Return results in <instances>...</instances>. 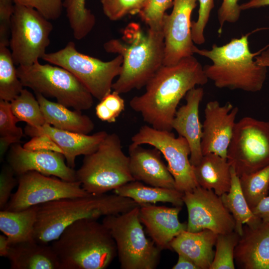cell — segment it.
Instances as JSON below:
<instances>
[{"mask_svg":"<svg viewBox=\"0 0 269 269\" xmlns=\"http://www.w3.org/2000/svg\"><path fill=\"white\" fill-rule=\"evenodd\" d=\"M208 81L203 67L190 56L172 65H162L145 85L142 95L130 101L131 108L154 129L172 131L178 105L187 93Z\"/></svg>","mask_w":269,"mask_h":269,"instance_id":"cell-1","label":"cell"},{"mask_svg":"<svg viewBox=\"0 0 269 269\" xmlns=\"http://www.w3.org/2000/svg\"><path fill=\"white\" fill-rule=\"evenodd\" d=\"M105 50L118 54L123 59L121 72L112 89L119 94L140 89L163 65L164 42L162 29L148 28L144 32L135 22L124 29L121 38L106 42Z\"/></svg>","mask_w":269,"mask_h":269,"instance_id":"cell-2","label":"cell"},{"mask_svg":"<svg viewBox=\"0 0 269 269\" xmlns=\"http://www.w3.org/2000/svg\"><path fill=\"white\" fill-rule=\"evenodd\" d=\"M139 206L134 200L116 193L90 194L63 198L37 205L33 238L48 244L57 239L73 223L83 219L97 220L102 216L118 215Z\"/></svg>","mask_w":269,"mask_h":269,"instance_id":"cell-3","label":"cell"},{"mask_svg":"<svg viewBox=\"0 0 269 269\" xmlns=\"http://www.w3.org/2000/svg\"><path fill=\"white\" fill-rule=\"evenodd\" d=\"M51 246L60 269H105L117 256L112 235L96 219H83L73 223Z\"/></svg>","mask_w":269,"mask_h":269,"instance_id":"cell-4","label":"cell"},{"mask_svg":"<svg viewBox=\"0 0 269 269\" xmlns=\"http://www.w3.org/2000/svg\"><path fill=\"white\" fill-rule=\"evenodd\" d=\"M250 34L233 38L227 44H214L211 49L195 46L194 53L206 57L212 64L203 67L207 78L218 88L257 92L262 90L267 78V67L253 60L256 55L251 52Z\"/></svg>","mask_w":269,"mask_h":269,"instance_id":"cell-5","label":"cell"},{"mask_svg":"<svg viewBox=\"0 0 269 269\" xmlns=\"http://www.w3.org/2000/svg\"><path fill=\"white\" fill-rule=\"evenodd\" d=\"M76 176L83 188L93 194L107 193L135 180L131 172L129 157L124 153L116 133L108 134L96 151L85 155Z\"/></svg>","mask_w":269,"mask_h":269,"instance_id":"cell-6","label":"cell"},{"mask_svg":"<svg viewBox=\"0 0 269 269\" xmlns=\"http://www.w3.org/2000/svg\"><path fill=\"white\" fill-rule=\"evenodd\" d=\"M139 210V205L102 221L115 242L122 269H155L159 263L161 250L146 238Z\"/></svg>","mask_w":269,"mask_h":269,"instance_id":"cell-7","label":"cell"},{"mask_svg":"<svg viewBox=\"0 0 269 269\" xmlns=\"http://www.w3.org/2000/svg\"><path fill=\"white\" fill-rule=\"evenodd\" d=\"M17 74L23 87L78 111L86 110L93 104V96L86 87L66 69L39 61L29 66H18Z\"/></svg>","mask_w":269,"mask_h":269,"instance_id":"cell-8","label":"cell"},{"mask_svg":"<svg viewBox=\"0 0 269 269\" xmlns=\"http://www.w3.org/2000/svg\"><path fill=\"white\" fill-rule=\"evenodd\" d=\"M42 59L71 72L100 101L111 92L113 80L120 74L123 61L120 55L103 61L84 54L76 49L73 41L57 51L46 53Z\"/></svg>","mask_w":269,"mask_h":269,"instance_id":"cell-9","label":"cell"},{"mask_svg":"<svg viewBox=\"0 0 269 269\" xmlns=\"http://www.w3.org/2000/svg\"><path fill=\"white\" fill-rule=\"evenodd\" d=\"M240 177L269 164V122L245 117L236 123L227 154Z\"/></svg>","mask_w":269,"mask_h":269,"instance_id":"cell-10","label":"cell"},{"mask_svg":"<svg viewBox=\"0 0 269 269\" xmlns=\"http://www.w3.org/2000/svg\"><path fill=\"white\" fill-rule=\"evenodd\" d=\"M52 29V23L38 11L15 2L9 46L15 65L29 66L42 59Z\"/></svg>","mask_w":269,"mask_h":269,"instance_id":"cell-11","label":"cell"},{"mask_svg":"<svg viewBox=\"0 0 269 269\" xmlns=\"http://www.w3.org/2000/svg\"><path fill=\"white\" fill-rule=\"evenodd\" d=\"M131 141L134 144L151 145L161 152L167 162L178 191L184 193L199 186L190 161V146L183 136L176 137L171 131L144 125L132 137Z\"/></svg>","mask_w":269,"mask_h":269,"instance_id":"cell-12","label":"cell"},{"mask_svg":"<svg viewBox=\"0 0 269 269\" xmlns=\"http://www.w3.org/2000/svg\"><path fill=\"white\" fill-rule=\"evenodd\" d=\"M18 187L4 210L18 211L63 198L87 196L78 181H67L30 171L18 176Z\"/></svg>","mask_w":269,"mask_h":269,"instance_id":"cell-13","label":"cell"},{"mask_svg":"<svg viewBox=\"0 0 269 269\" xmlns=\"http://www.w3.org/2000/svg\"><path fill=\"white\" fill-rule=\"evenodd\" d=\"M188 212L187 231L209 230L217 234L235 231V222L221 197L212 190L197 186L183 193Z\"/></svg>","mask_w":269,"mask_h":269,"instance_id":"cell-14","label":"cell"},{"mask_svg":"<svg viewBox=\"0 0 269 269\" xmlns=\"http://www.w3.org/2000/svg\"><path fill=\"white\" fill-rule=\"evenodd\" d=\"M197 0H173L170 14L163 17L164 56L163 65H172L194 54L191 16Z\"/></svg>","mask_w":269,"mask_h":269,"instance_id":"cell-15","label":"cell"},{"mask_svg":"<svg viewBox=\"0 0 269 269\" xmlns=\"http://www.w3.org/2000/svg\"><path fill=\"white\" fill-rule=\"evenodd\" d=\"M239 112L237 107L216 101L207 103L204 110L201 146L203 155L213 153L227 158L228 146Z\"/></svg>","mask_w":269,"mask_h":269,"instance_id":"cell-16","label":"cell"},{"mask_svg":"<svg viewBox=\"0 0 269 269\" xmlns=\"http://www.w3.org/2000/svg\"><path fill=\"white\" fill-rule=\"evenodd\" d=\"M65 160L61 153L29 150L19 143L11 145L7 157L8 165L18 176L34 171L67 181H76V171Z\"/></svg>","mask_w":269,"mask_h":269,"instance_id":"cell-17","label":"cell"},{"mask_svg":"<svg viewBox=\"0 0 269 269\" xmlns=\"http://www.w3.org/2000/svg\"><path fill=\"white\" fill-rule=\"evenodd\" d=\"M182 206L139 205V219L152 241L161 251L170 249L172 240L187 230V223L180 222L178 218Z\"/></svg>","mask_w":269,"mask_h":269,"instance_id":"cell-18","label":"cell"},{"mask_svg":"<svg viewBox=\"0 0 269 269\" xmlns=\"http://www.w3.org/2000/svg\"><path fill=\"white\" fill-rule=\"evenodd\" d=\"M24 133L31 137L42 134L49 136L62 150L67 165L73 168L77 156H85L96 151L108 134L105 131L92 135L80 134L58 129L46 123L39 127L26 125Z\"/></svg>","mask_w":269,"mask_h":269,"instance_id":"cell-19","label":"cell"},{"mask_svg":"<svg viewBox=\"0 0 269 269\" xmlns=\"http://www.w3.org/2000/svg\"><path fill=\"white\" fill-rule=\"evenodd\" d=\"M156 148H146L131 143L129 147L130 168L136 181L148 185L175 189V181Z\"/></svg>","mask_w":269,"mask_h":269,"instance_id":"cell-20","label":"cell"},{"mask_svg":"<svg viewBox=\"0 0 269 269\" xmlns=\"http://www.w3.org/2000/svg\"><path fill=\"white\" fill-rule=\"evenodd\" d=\"M204 94L201 87H195L189 91L185 96V104L177 110L172 122V130L184 137L189 144L190 161L193 166L199 163L203 156L201 146L202 125L199 118V106Z\"/></svg>","mask_w":269,"mask_h":269,"instance_id":"cell-21","label":"cell"},{"mask_svg":"<svg viewBox=\"0 0 269 269\" xmlns=\"http://www.w3.org/2000/svg\"><path fill=\"white\" fill-rule=\"evenodd\" d=\"M234 261L240 269H269V221L254 228L244 226Z\"/></svg>","mask_w":269,"mask_h":269,"instance_id":"cell-22","label":"cell"},{"mask_svg":"<svg viewBox=\"0 0 269 269\" xmlns=\"http://www.w3.org/2000/svg\"><path fill=\"white\" fill-rule=\"evenodd\" d=\"M218 235L207 229L195 232L185 230L172 240L170 250L191 260L199 269H209Z\"/></svg>","mask_w":269,"mask_h":269,"instance_id":"cell-23","label":"cell"},{"mask_svg":"<svg viewBox=\"0 0 269 269\" xmlns=\"http://www.w3.org/2000/svg\"><path fill=\"white\" fill-rule=\"evenodd\" d=\"M7 258L12 269H60L51 245L34 239L10 244Z\"/></svg>","mask_w":269,"mask_h":269,"instance_id":"cell-24","label":"cell"},{"mask_svg":"<svg viewBox=\"0 0 269 269\" xmlns=\"http://www.w3.org/2000/svg\"><path fill=\"white\" fill-rule=\"evenodd\" d=\"M35 94L46 123L58 129L86 134L94 130L92 120L81 111H71L58 102L48 100L41 94Z\"/></svg>","mask_w":269,"mask_h":269,"instance_id":"cell-25","label":"cell"},{"mask_svg":"<svg viewBox=\"0 0 269 269\" xmlns=\"http://www.w3.org/2000/svg\"><path fill=\"white\" fill-rule=\"evenodd\" d=\"M193 167L199 186L212 190L219 196L229 192L231 185V166L227 158L215 153H207Z\"/></svg>","mask_w":269,"mask_h":269,"instance_id":"cell-26","label":"cell"},{"mask_svg":"<svg viewBox=\"0 0 269 269\" xmlns=\"http://www.w3.org/2000/svg\"><path fill=\"white\" fill-rule=\"evenodd\" d=\"M114 193L127 197L137 204H155L157 202L169 203L175 206H182L183 193L176 189L145 185L138 181L127 183L114 190Z\"/></svg>","mask_w":269,"mask_h":269,"instance_id":"cell-27","label":"cell"},{"mask_svg":"<svg viewBox=\"0 0 269 269\" xmlns=\"http://www.w3.org/2000/svg\"><path fill=\"white\" fill-rule=\"evenodd\" d=\"M38 206L12 211L0 212V230L8 238L10 244L33 239Z\"/></svg>","mask_w":269,"mask_h":269,"instance_id":"cell-28","label":"cell"},{"mask_svg":"<svg viewBox=\"0 0 269 269\" xmlns=\"http://www.w3.org/2000/svg\"><path fill=\"white\" fill-rule=\"evenodd\" d=\"M231 185L227 193L220 197L224 205L233 216L235 222V231L240 236L245 225L254 228L262 221L256 216L250 208L242 191L239 177L231 167Z\"/></svg>","mask_w":269,"mask_h":269,"instance_id":"cell-29","label":"cell"},{"mask_svg":"<svg viewBox=\"0 0 269 269\" xmlns=\"http://www.w3.org/2000/svg\"><path fill=\"white\" fill-rule=\"evenodd\" d=\"M15 65L8 47L0 46V100L11 102L23 89Z\"/></svg>","mask_w":269,"mask_h":269,"instance_id":"cell-30","label":"cell"},{"mask_svg":"<svg viewBox=\"0 0 269 269\" xmlns=\"http://www.w3.org/2000/svg\"><path fill=\"white\" fill-rule=\"evenodd\" d=\"M63 5L74 37L76 40L84 38L96 23L94 14L86 7V0H65Z\"/></svg>","mask_w":269,"mask_h":269,"instance_id":"cell-31","label":"cell"},{"mask_svg":"<svg viewBox=\"0 0 269 269\" xmlns=\"http://www.w3.org/2000/svg\"><path fill=\"white\" fill-rule=\"evenodd\" d=\"M242 191L252 210L268 196L269 190V164L256 172L239 177Z\"/></svg>","mask_w":269,"mask_h":269,"instance_id":"cell-32","label":"cell"},{"mask_svg":"<svg viewBox=\"0 0 269 269\" xmlns=\"http://www.w3.org/2000/svg\"><path fill=\"white\" fill-rule=\"evenodd\" d=\"M10 103L11 111L19 122H25L33 127H39L45 123L36 98L28 90L23 89Z\"/></svg>","mask_w":269,"mask_h":269,"instance_id":"cell-33","label":"cell"},{"mask_svg":"<svg viewBox=\"0 0 269 269\" xmlns=\"http://www.w3.org/2000/svg\"><path fill=\"white\" fill-rule=\"evenodd\" d=\"M19 121L13 114L10 102L0 100V159L1 161L8 147L19 143L23 136Z\"/></svg>","mask_w":269,"mask_h":269,"instance_id":"cell-34","label":"cell"},{"mask_svg":"<svg viewBox=\"0 0 269 269\" xmlns=\"http://www.w3.org/2000/svg\"><path fill=\"white\" fill-rule=\"evenodd\" d=\"M240 236L235 231L218 234L214 259L209 269H234L235 249Z\"/></svg>","mask_w":269,"mask_h":269,"instance_id":"cell-35","label":"cell"},{"mask_svg":"<svg viewBox=\"0 0 269 269\" xmlns=\"http://www.w3.org/2000/svg\"><path fill=\"white\" fill-rule=\"evenodd\" d=\"M148 0H101L104 14L111 20L117 21L128 15L138 14Z\"/></svg>","mask_w":269,"mask_h":269,"instance_id":"cell-36","label":"cell"},{"mask_svg":"<svg viewBox=\"0 0 269 269\" xmlns=\"http://www.w3.org/2000/svg\"><path fill=\"white\" fill-rule=\"evenodd\" d=\"M124 100L120 94L114 91L100 100L95 108L96 115L98 119L108 123H113L125 110Z\"/></svg>","mask_w":269,"mask_h":269,"instance_id":"cell-37","label":"cell"},{"mask_svg":"<svg viewBox=\"0 0 269 269\" xmlns=\"http://www.w3.org/2000/svg\"><path fill=\"white\" fill-rule=\"evenodd\" d=\"M172 5V0H148L139 15L149 28L162 29L163 17Z\"/></svg>","mask_w":269,"mask_h":269,"instance_id":"cell-38","label":"cell"},{"mask_svg":"<svg viewBox=\"0 0 269 269\" xmlns=\"http://www.w3.org/2000/svg\"><path fill=\"white\" fill-rule=\"evenodd\" d=\"M199 2L198 16L196 21H192L191 35L193 41L198 45L205 41L204 30L208 23L211 12L214 7V0H197Z\"/></svg>","mask_w":269,"mask_h":269,"instance_id":"cell-39","label":"cell"},{"mask_svg":"<svg viewBox=\"0 0 269 269\" xmlns=\"http://www.w3.org/2000/svg\"><path fill=\"white\" fill-rule=\"evenodd\" d=\"M21 5L35 9L49 20L60 17L65 0H14Z\"/></svg>","mask_w":269,"mask_h":269,"instance_id":"cell-40","label":"cell"},{"mask_svg":"<svg viewBox=\"0 0 269 269\" xmlns=\"http://www.w3.org/2000/svg\"><path fill=\"white\" fill-rule=\"evenodd\" d=\"M14 0H0V46L9 45L11 24L14 12Z\"/></svg>","mask_w":269,"mask_h":269,"instance_id":"cell-41","label":"cell"},{"mask_svg":"<svg viewBox=\"0 0 269 269\" xmlns=\"http://www.w3.org/2000/svg\"><path fill=\"white\" fill-rule=\"evenodd\" d=\"M14 172L8 164L3 166L0 174V209L4 210L12 194V191L18 180Z\"/></svg>","mask_w":269,"mask_h":269,"instance_id":"cell-42","label":"cell"},{"mask_svg":"<svg viewBox=\"0 0 269 269\" xmlns=\"http://www.w3.org/2000/svg\"><path fill=\"white\" fill-rule=\"evenodd\" d=\"M238 1L239 0H222L218 10L219 34L221 33L225 22L235 23L239 20L241 10L238 3Z\"/></svg>","mask_w":269,"mask_h":269,"instance_id":"cell-43","label":"cell"},{"mask_svg":"<svg viewBox=\"0 0 269 269\" xmlns=\"http://www.w3.org/2000/svg\"><path fill=\"white\" fill-rule=\"evenodd\" d=\"M23 147L32 151H55L63 154L59 145L49 136L45 134L32 137L29 141L24 144Z\"/></svg>","mask_w":269,"mask_h":269,"instance_id":"cell-44","label":"cell"},{"mask_svg":"<svg viewBox=\"0 0 269 269\" xmlns=\"http://www.w3.org/2000/svg\"><path fill=\"white\" fill-rule=\"evenodd\" d=\"M252 211L263 222L269 221V196L264 198Z\"/></svg>","mask_w":269,"mask_h":269,"instance_id":"cell-45","label":"cell"},{"mask_svg":"<svg viewBox=\"0 0 269 269\" xmlns=\"http://www.w3.org/2000/svg\"><path fill=\"white\" fill-rule=\"evenodd\" d=\"M178 260L172 269H199L198 267L191 260L185 257L178 255Z\"/></svg>","mask_w":269,"mask_h":269,"instance_id":"cell-46","label":"cell"},{"mask_svg":"<svg viewBox=\"0 0 269 269\" xmlns=\"http://www.w3.org/2000/svg\"><path fill=\"white\" fill-rule=\"evenodd\" d=\"M269 5V0H250L240 5L242 10Z\"/></svg>","mask_w":269,"mask_h":269,"instance_id":"cell-47","label":"cell"},{"mask_svg":"<svg viewBox=\"0 0 269 269\" xmlns=\"http://www.w3.org/2000/svg\"><path fill=\"white\" fill-rule=\"evenodd\" d=\"M10 243L6 236L4 234L0 235V256L6 257L8 256Z\"/></svg>","mask_w":269,"mask_h":269,"instance_id":"cell-48","label":"cell"},{"mask_svg":"<svg viewBox=\"0 0 269 269\" xmlns=\"http://www.w3.org/2000/svg\"><path fill=\"white\" fill-rule=\"evenodd\" d=\"M255 58L258 64L267 67H269V48L263 51L260 55Z\"/></svg>","mask_w":269,"mask_h":269,"instance_id":"cell-49","label":"cell"}]
</instances>
